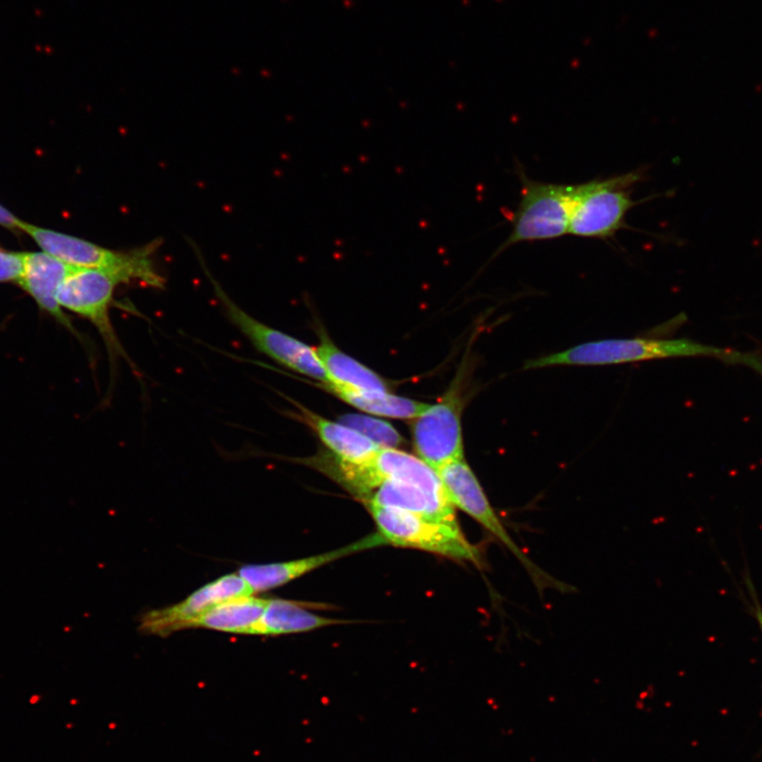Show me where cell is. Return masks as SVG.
<instances>
[{"mask_svg":"<svg viewBox=\"0 0 762 762\" xmlns=\"http://www.w3.org/2000/svg\"><path fill=\"white\" fill-rule=\"evenodd\" d=\"M464 398L460 380L438 404L430 405L412 420V440L417 457L433 469L465 459L462 433Z\"/></svg>","mask_w":762,"mask_h":762,"instance_id":"obj_9","label":"cell"},{"mask_svg":"<svg viewBox=\"0 0 762 762\" xmlns=\"http://www.w3.org/2000/svg\"><path fill=\"white\" fill-rule=\"evenodd\" d=\"M339 422L346 425L383 448L398 449L405 444V439L391 424L376 419L373 415L344 414Z\"/></svg>","mask_w":762,"mask_h":762,"instance_id":"obj_19","label":"cell"},{"mask_svg":"<svg viewBox=\"0 0 762 762\" xmlns=\"http://www.w3.org/2000/svg\"><path fill=\"white\" fill-rule=\"evenodd\" d=\"M437 473L453 506L474 518L504 547L510 550L521 562L526 572L530 574L539 591L546 588L567 591L568 587L565 584H560L555 578L544 573L517 546V543L504 528L493 506L489 503L477 476L465 459L449 462L439 468Z\"/></svg>","mask_w":762,"mask_h":762,"instance_id":"obj_8","label":"cell"},{"mask_svg":"<svg viewBox=\"0 0 762 762\" xmlns=\"http://www.w3.org/2000/svg\"><path fill=\"white\" fill-rule=\"evenodd\" d=\"M24 271V253L0 250V282L20 281Z\"/></svg>","mask_w":762,"mask_h":762,"instance_id":"obj_20","label":"cell"},{"mask_svg":"<svg viewBox=\"0 0 762 762\" xmlns=\"http://www.w3.org/2000/svg\"><path fill=\"white\" fill-rule=\"evenodd\" d=\"M323 389L335 394L344 403L379 417L396 420H414L430 405L414 399L397 396L389 392L360 391L338 385H323Z\"/></svg>","mask_w":762,"mask_h":762,"instance_id":"obj_17","label":"cell"},{"mask_svg":"<svg viewBox=\"0 0 762 762\" xmlns=\"http://www.w3.org/2000/svg\"><path fill=\"white\" fill-rule=\"evenodd\" d=\"M643 178L640 170L574 185L569 234L582 239H614L628 227L627 215L637 206L632 194Z\"/></svg>","mask_w":762,"mask_h":762,"instance_id":"obj_3","label":"cell"},{"mask_svg":"<svg viewBox=\"0 0 762 762\" xmlns=\"http://www.w3.org/2000/svg\"><path fill=\"white\" fill-rule=\"evenodd\" d=\"M375 507L397 508L417 516L460 528L456 507L446 491L407 481H387L379 485L364 501Z\"/></svg>","mask_w":762,"mask_h":762,"instance_id":"obj_11","label":"cell"},{"mask_svg":"<svg viewBox=\"0 0 762 762\" xmlns=\"http://www.w3.org/2000/svg\"><path fill=\"white\" fill-rule=\"evenodd\" d=\"M124 283V279L111 270L71 266L58 294V301L62 308L78 314L95 325L110 358L112 384L115 383L119 360L129 362L135 369L111 319L116 287Z\"/></svg>","mask_w":762,"mask_h":762,"instance_id":"obj_4","label":"cell"},{"mask_svg":"<svg viewBox=\"0 0 762 762\" xmlns=\"http://www.w3.org/2000/svg\"><path fill=\"white\" fill-rule=\"evenodd\" d=\"M305 609L300 603L285 600H269L262 618L253 627L251 635H285L312 631L328 626L344 624Z\"/></svg>","mask_w":762,"mask_h":762,"instance_id":"obj_16","label":"cell"},{"mask_svg":"<svg viewBox=\"0 0 762 762\" xmlns=\"http://www.w3.org/2000/svg\"><path fill=\"white\" fill-rule=\"evenodd\" d=\"M521 197L512 219V232L494 257L521 244L561 239L569 234L574 185L543 183L521 169Z\"/></svg>","mask_w":762,"mask_h":762,"instance_id":"obj_5","label":"cell"},{"mask_svg":"<svg viewBox=\"0 0 762 762\" xmlns=\"http://www.w3.org/2000/svg\"><path fill=\"white\" fill-rule=\"evenodd\" d=\"M385 544L420 550L449 559L482 566L480 550L471 544L461 528L432 521L390 507H367Z\"/></svg>","mask_w":762,"mask_h":762,"instance_id":"obj_6","label":"cell"},{"mask_svg":"<svg viewBox=\"0 0 762 762\" xmlns=\"http://www.w3.org/2000/svg\"><path fill=\"white\" fill-rule=\"evenodd\" d=\"M758 620H759V622L761 624V627H762V613L761 612H758Z\"/></svg>","mask_w":762,"mask_h":762,"instance_id":"obj_22","label":"cell"},{"mask_svg":"<svg viewBox=\"0 0 762 762\" xmlns=\"http://www.w3.org/2000/svg\"><path fill=\"white\" fill-rule=\"evenodd\" d=\"M71 266L45 252L24 253V271L17 283L40 305L43 311L56 318L68 331L83 340L80 333L63 313L58 301L60 286Z\"/></svg>","mask_w":762,"mask_h":762,"instance_id":"obj_13","label":"cell"},{"mask_svg":"<svg viewBox=\"0 0 762 762\" xmlns=\"http://www.w3.org/2000/svg\"><path fill=\"white\" fill-rule=\"evenodd\" d=\"M319 336L320 343L315 351L331 378V384L360 391L389 392L386 379L339 350L324 332L320 331Z\"/></svg>","mask_w":762,"mask_h":762,"instance_id":"obj_15","label":"cell"},{"mask_svg":"<svg viewBox=\"0 0 762 762\" xmlns=\"http://www.w3.org/2000/svg\"><path fill=\"white\" fill-rule=\"evenodd\" d=\"M383 544H385L384 539L377 533L339 550L292 561L276 562V564L247 565L242 567L238 573L251 588L253 594H256L282 587L307 573L331 564L337 559L383 546Z\"/></svg>","mask_w":762,"mask_h":762,"instance_id":"obj_12","label":"cell"},{"mask_svg":"<svg viewBox=\"0 0 762 762\" xmlns=\"http://www.w3.org/2000/svg\"><path fill=\"white\" fill-rule=\"evenodd\" d=\"M20 230L28 233L49 256L69 266L107 269L117 272L126 283L165 288L166 280L158 274L152 259L160 240L130 251H117L22 221Z\"/></svg>","mask_w":762,"mask_h":762,"instance_id":"obj_2","label":"cell"},{"mask_svg":"<svg viewBox=\"0 0 762 762\" xmlns=\"http://www.w3.org/2000/svg\"><path fill=\"white\" fill-rule=\"evenodd\" d=\"M249 595L253 592L240 574H228L198 589L181 603L143 614L139 629L145 634L168 637L174 632L190 629L196 620L215 606Z\"/></svg>","mask_w":762,"mask_h":762,"instance_id":"obj_10","label":"cell"},{"mask_svg":"<svg viewBox=\"0 0 762 762\" xmlns=\"http://www.w3.org/2000/svg\"><path fill=\"white\" fill-rule=\"evenodd\" d=\"M717 357L738 364H746L762 372V361L753 355L703 346L688 339H606L579 344L569 350L531 359L524 370H537L556 366H609L632 364L648 360L679 357Z\"/></svg>","mask_w":762,"mask_h":762,"instance_id":"obj_1","label":"cell"},{"mask_svg":"<svg viewBox=\"0 0 762 762\" xmlns=\"http://www.w3.org/2000/svg\"><path fill=\"white\" fill-rule=\"evenodd\" d=\"M297 406V419L310 427L333 456L349 463H365L372 460L383 449L358 431L324 419L310 409L288 399Z\"/></svg>","mask_w":762,"mask_h":762,"instance_id":"obj_14","label":"cell"},{"mask_svg":"<svg viewBox=\"0 0 762 762\" xmlns=\"http://www.w3.org/2000/svg\"><path fill=\"white\" fill-rule=\"evenodd\" d=\"M268 601L253 595L232 598L206 612L191 628L251 635L253 627L262 618Z\"/></svg>","mask_w":762,"mask_h":762,"instance_id":"obj_18","label":"cell"},{"mask_svg":"<svg viewBox=\"0 0 762 762\" xmlns=\"http://www.w3.org/2000/svg\"><path fill=\"white\" fill-rule=\"evenodd\" d=\"M193 248L213 287L215 296L223 306L226 317L252 343L254 348L289 370L316 379L323 385L332 383L315 349L292 336L270 328L246 313L213 277L201 251L195 246Z\"/></svg>","mask_w":762,"mask_h":762,"instance_id":"obj_7","label":"cell"},{"mask_svg":"<svg viewBox=\"0 0 762 762\" xmlns=\"http://www.w3.org/2000/svg\"><path fill=\"white\" fill-rule=\"evenodd\" d=\"M20 222L10 211L0 205V225L14 231L20 230Z\"/></svg>","mask_w":762,"mask_h":762,"instance_id":"obj_21","label":"cell"}]
</instances>
